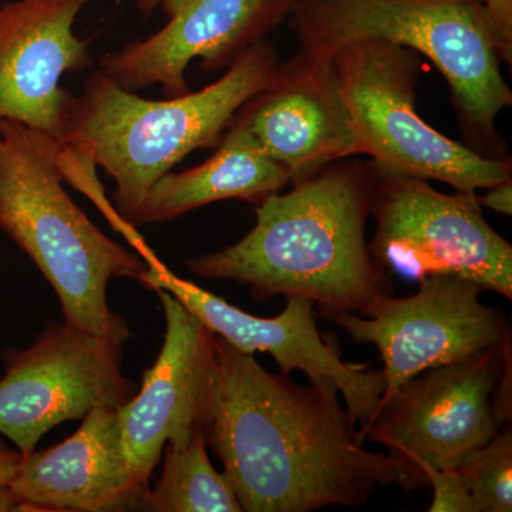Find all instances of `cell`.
<instances>
[{"label": "cell", "mask_w": 512, "mask_h": 512, "mask_svg": "<svg viewBox=\"0 0 512 512\" xmlns=\"http://www.w3.org/2000/svg\"><path fill=\"white\" fill-rule=\"evenodd\" d=\"M201 431L245 512L363 507L377 487L427 485L363 447L338 393L269 373L215 335Z\"/></svg>", "instance_id": "6da1fadb"}, {"label": "cell", "mask_w": 512, "mask_h": 512, "mask_svg": "<svg viewBox=\"0 0 512 512\" xmlns=\"http://www.w3.org/2000/svg\"><path fill=\"white\" fill-rule=\"evenodd\" d=\"M376 183L373 161H336L266 198L237 244L185 264L202 278L247 285L259 302L298 296L323 318L365 316L394 289L366 242Z\"/></svg>", "instance_id": "7a4b0ae2"}, {"label": "cell", "mask_w": 512, "mask_h": 512, "mask_svg": "<svg viewBox=\"0 0 512 512\" xmlns=\"http://www.w3.org/2000/svg\"><path fill=\"white\" fill-rule=\"evenodd\" d=\"M279 63L275 47L264 39L217 82L165 100L143 99L96 70L82 94L67 100L59 143L76 165L63 168H103L116 184L111 207L134 228L153 185L192 151L217 147L235 114L264 89Z\"/></svg>", "instance_id": "3957f363"}, {"label": "cell", "mask_w": 512, "mask_h": 512, "mask_svg": "<svg viewBox=\"0 0 512 512\" xmlns=\"http://www.w3.org/2000/svg\"><path fill=\"white\" fill-rule=\"evenodd\" d=\"M63 146L15 120L0 121V229L56 292L64 323L123 346L131 330L110 309L113 278L140 282L148 264L107 237L64 188Z\"/></svg>", "instance_id": "277c9868"}, {"label": "cell", "mask_w": 512, "mask_h": 512, "mask_svg": "<svg viewBox=\"0 0 512 512\" xmlns=\"http://www.w3.org/2000/svg\"><path fill=\"white\" fill-rule=\"evenodd\" d=\"M301 49L330 60L355 40H386L426 56L450 87L464 144L508 158L498 134L512 92L480 0H296L288 19Z\"/></svg>", "instance_id": "5b68a950"}, {"label": "cell", "mask_w": 512, "mask_h": 512, "mask_svg": "<svg viewBox=\"0 0 512 512\" xmlns=\"http://www.w3.org/2000/svg\"><path fill=\"white\" fill-rule=\"evenodd\" d=\"M419 53L386 40H355L330 57L360 154L387 173L477 192L512 180L511 158L481 156L421 119Z\"/></svg>", "instance_id": "8992f818"}, {"label": "cell", "mask_w": 512, "mask_h": 512, "mask_svg": "<svg viewBox=\"0 0 512 512\" xmlns=\"http://www.w3.org/2000/svg\"><path fill=\"white\" fill-rule=\"evenodd\" d=\"M375 167L369 249L379 264L414 281L458 276L512 299V247L485 220L477 192L444 194L427 180Z\"/></svg>", "instance_id": "52a82bcc"}, {"label": "cell", "mask_w": 512, "mask_h": 512, "mask_svg": "<svg viewBox=\"0 0 512 512\" xmlns=\"http://www.w3.org/2000/svg\"><path fill=\"white\" fill-rule=\"evenodd\" d=\"M511 336L460 362L407 380L377 407L360 437L379 443L427 485V470H456L498 433L493 393Z\"/></svg>", "instance_id": "ba28073f"}, {"label": "cell", "mask_w": 512, "mask_h": 512, "mask_svg": "<svg viewBox=\"0 0 512 512\" xmlns=\"http://www.w3.org/2000/svg\"><path fill=\"white\" fill-rule=\"evenodd\" d=\"M2 357L0 434L23 456L60 423L96 407L119 409L138 390L121 372L123 346L67 323H49L29 349Z\"/></svg>", "instance_id": "9c48e42d"}, {"label": "cell", "mask_w": 512, "mask_h": 512, "mask_svg": "<svg viewBox=\"0 0 512 512\" xmlns=\"http://www.w3.org/2000/svg\"><path fill=\"white\" fill-rule=\"evenodd\" d=\"M417 282L419 291L409 298L387 296L365 316L329 318L355 342L379 349L386 382L379 406L420 373L478 355L511 336L503 313L480 301V285L450 275Z\"/></svg>", "instance_id": "30bf717a"}, {"label": "cell", "mask_w": 512, "mask_h": 512, "mask_svg": "<svg viewBox=\"0 0 512 512\" xmlns=\"http://www.w3.org/2000/svg\"><path fill=\"white\" fill-rule=\"evenodd\" d=\"M140 282L154 292H170L215 336L239 352L269 353L282 376L301 370L312 386L342 394L357 429H365L372 420L386 389L383 370H370L366 363L345 362L338 342L319 332L313 303L308 299L286 296L285 311L266 319L241 311L201 286L178 278L158 261L148 265Z\"/></svg>", "instance_id": "8fae6325"}, {"label": "cell", "mask_w": 512, "mask_h": 512, "mask_svg": "<svg viewBox=\"0 0 512 512\" xmlns=\"http://www.w3.org/2000/svg\"><path fill=\"white\" fill-rule=\"evenodd\" d=\"M144 15L160 9L168 22L146 39L106 53L99 69L127 92L160 86L165 96L191 92L188 66L228 69L245 50L289 19L296 0H136Z\"/></svg>", "instance_id": "7c38bea8"}, {"label": "cell", "mask_w": 512, "mask_h": 512, "mask_svg": "<svg viewBox=\"0 0 512 512\" xmlns=\"http://www.w3.org/2000/svg\"><path fill=\"white\" fill-rule=\"evenodd\" d=\"M292 184L360 154L355 127L330 60L301 49L235 114Z\"/></svg>", "instance_id": "4fadbf2b"}, {"label": "cell", "mask_w": 512, "mask_h": 512, "mask_svg": "<svg viewBox=\"0 0 512 512\" xmlns=\"http://www.w3.org/2000/svg\"><path fill=\"white\" fill-rule=\"evenodd\" d=\"M94 0L0 3V121L15 120L60 140L70 92L66 73L93 66L77 16Z\"/></svg>", "instance_id": "5bb4252c"}, {"label": "cell", "mask_w": 512, "mask_h": 512, "mask_svg": "<svg viewBox=\"0 0 512 512\" xmlns=\"http://www.w3.org/2000/svg\"><path fill=\"white\" fill-rule=\"evenodd\" d=\"M156 292L165 318L163 348L133 399L117 409L128 466L147 485L165 444L201 431L214 339L175 296L163 289Z\"/></svg>", "instance_id": "9a60e30c"}, {"label": "cell", "mask_w": 512, "mask_h": 512, "mask_svg": "<svg viewBox=\"0 0 512 512\" xmlns=\"http://www.w3.org/2000/svg\"><path fill=\"white\" fill-rule=\"evenodd\" d=\"M9 487L26 511L114 512L138 511L150 485L128 466L119 410L101 406L63 443L23 456Z\"/></svg>", "instance_id": "2e32d148"}, {"label": "cell", "mask_w": 512, "mask_h": 512, "mask_svg": "<svg viewBox=\"0 0 512 512\" xmlns=\"http://www.w3.org/2000/svg\"><path fill=\"white\" fill-rule=\"evenodd\" d=\"M289 184L288 168L268 156L247 127L232 120L205 163L181 173L170 171L153 185L136 225L175 220L218 201H247L258 207Z\"/></svg>", "instance_id": "e0dca14e"}, {"label": "cell", "mask_w": 512, "mask_h": 512, "mask_svg": "<svg viewBox=\"0 0 512 512\" xmlns=\"http://www.w3.org/2000/svg\"><path fill=\"white\" fill-rule=\"evenodd\" d=\"M138 511L242 512L237 494L224 473L212 466L204 434L198 431L164 447L160 481L148 488Z\"/></svg>", "instance_id": "ac0fdd59"}, {"label": "cell", "mask_w": 512, "mask_h": 512, "mask_svg": "<svg viewBox=\"0 0 512 512\" xmlns=\"http://www.w3.org/2000/svg\"><path fill=\"white\" fill-rule=\"evenodd\" d=\"M456 471L467 484L477 512H511V423L505 424L483 446L470 451Z\"/></svg>", "instance_id": "d6986e66"}, {"label": "cell", "mask_w": 512, "mask_h": 512, "mask_svg": "<svg viewBox=\"0 0 512 512\" xmlns=\"http://www.w3.org/2000/svg\"><path fill=\"white\" fill-rule=\"evenodd\" d=\"M424 474L434 493L430 512H477L467 484L456 470H427Z\"/></svg>", "instance_id": "ffe728a7"}, {"label": "cell", "mask_w": 512, "mask_h": 512, "mask_svg": "<svg viewBox=\"0 0 512 512\" xmlns=\"http://www.w3.org/2000/svg\"><path fill=\"white\" fill-rule=\"evenodd\" d=\"M487 12L501 62L512 63V0H480Z\"/></svg>", "instance_id": "44dd1931"}, {"label": "cell", "mask_w": 512, "mask_h": 512, "mask_svg": "<svg viewBox=\"0 0 512 512\" xmlns=\"http://www.w3.org/2000/svg\"><path fill=\"white\" fill-rule=\"evenodd\" d=\"M512 356L511 346L505 352L503 373L495 386L493 399V412L498 429H503L505 424L511 423L512 416Z\"/></svg>", "instance_id": "7402d4cb"}, {"label": "cell", "mask_w": 512, "mask_h": 512, "mask_svg": "<svg viewBox=\"0 0 512 512\" xmlns=\"http://www.w3.org/2000/svg\"><path fill=\"white\" fill-rule=\"evenodd\" d=\"M478 200H480L481 207L490 208V210L510 217L512 214V180L488 188L487 194L484 197H478Z\"/></svg>", "instance_id": "603a6c76"}, {"label": "cell", "mask_w": 512, "mask_h": 512, "mask_svg": "<svg viewBox=\"0 0 512 512\" xmlns=\"http://www.w3.org/2000/svg\"><path fill=\"white\" fill-rule=\"evenodd\" d=\"M23 454L12 450L0 440V485H9L22 463Z\"/></svg>", "instance_id": "cb8c5ba5"}, {"label": "cell", "mask_w": 512, "mask_h": 512, "mask_svg": "<svg viewBox=\"0 0 512 512\" xmlns=\"http://www.w3.org/2000/svg\"><path fill=\"white\" fill-rule=\"evenodd\" d=\"M0 511H26L25 505L10 490L9 485H0Z\"/></svg>", "instance_id": "d4e9b609"}, {"label": "cell", "mask_w": 512, "mask_h": 512, "mask_svg": "<svg viewBox=\"0 0 512 512\" xmlns=\"http://www.w3.org/2000/svg\"><path fill=\"white\" fill-rule=\"evenodd\" d=\"M2 2H3V0H0V3H2Z\"/></svg>", "instance_id": "484cf974"}]
</instances>
